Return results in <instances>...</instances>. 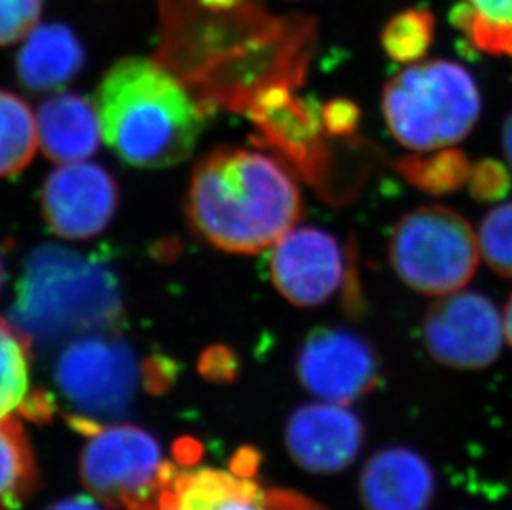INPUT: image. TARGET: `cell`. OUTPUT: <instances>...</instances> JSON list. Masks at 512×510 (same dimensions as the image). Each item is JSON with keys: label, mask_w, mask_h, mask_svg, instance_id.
I'll return each instance as SVG.
<instances>
[{"label": "cell", "mask_w": 512, "mask_h": 510, "mask_svg": "<svg viewBox=\"0 0 512 510\" xmlns=\"http://www.w3.org/2000/svg\"><path fill=\"white\" fill-rule=\"evenodd\" d=\"M501 140H503L504 158H506V161H508L512 169V111L506 116V120H504L503 136H501Z\"/></svg>", "instance_id": "d4e9b609"}, {"label": "cell", "mask_w": 512, "mask_h": 510, "mask_svg": "<svg viewBox=\"0 0 512 510\" xmlns=\"http://www.w3.org/2000/svg\"><path fill=\"white\" fill-rule=\"evenodd\" d=\"M146 510H158V507H151V509H146Z\"/></svg>", "instance_id": "83f0119b"}, {"label": "cell", "mask_w": 512, "mask_h": 510, "mask_svg": "<svg viewBox=\"0 0 512 510\" xmlns=\"http://www.w3.org/2000/svg\"><path fill=\"white\" fill-rule=\"evenodd\" d=\"M44 0H0V47L24 40L39 25Z\"/></svg>", "instance_id": "603a6c76"}, {"label": "cell", "mask_w": 512, "mask_h": 510, "mask_svg": "<svg viewBox=\"0 0 512 510\" xmlns=\"http://www.w3.org/2000/svg\"><path fill=\"white\" fill-rule=\"evenodd\" d=\"M300 383L320 401L350 406L377 390L382 366L375 348L343 328H315L297 353Z\"/></svg>", "instance_id": "9c48e42d"}, {"label": "cell", "mask_w": 512, "mask_h": 510, "mask_svg": "<svg viewBox=\"0 0 512 510\" xmlns=\"http://www.w3.org/2000/svg\"><path fill=\"white\" fill-rule=\"evenodd\" d=\"M390 264L418 294L443 297L463 289L478 270V236L450 207L431 204L406 212L388 246Z\"/></svg>", "instance_id": "5b68a950"}, {"label": "cell", "mask_w": 512, "mask_h": 510, "mask_svg": "<svg viewBox=\"0 0 512 510\" xmlns=\"http://www.w3.org/2000/svg\"><path fill=\"white\" fill-rule=\"evenodd\" d=\"M186 212L194 231L211 246L257 254L294 229L302 199L276 159L259 151L218 148L194 168Z\"/></svg>", "instance_id": "6da1fadb"}, {"label": "cell", "mask_w": 512, "mask_h": 510, "mask_svg": "<svg viewBox=\"0 0 512 510\" xmlns=\"http://www.w3.org/2000/svg\"><path fill=\"white\" fill-rule=\"evenodd\" d=\"M251 466L234 472L213 467L179 471L166 464L158 510H320L295 494L262 489L251 477Z\"/></svg>", "instance_id": "8fae6325"}, {"label": "cell", "mask_w": 512, "mask_h": 510, "mask_svg": "<svg viewBox=\"0 0 512 510\" xmlns=\"http://www.w3.org/2000/svg\"><path fill=\"white\" fill-rule=\"evenodd\" d=\"M30 342L0 317V419L24 411L30 401Z\"/></svg>", "instance_id": "ffe728a7"}, {"label": "cell", "mask_w": 512, "mask_h": 510, "mask_svg": "<svg viewBox=\"0 0 512 510\" xmlns=\"http://www.w3.org/2000/svg\"><path fill=\"white\" fill-rule=\"evenodd\" d=\"M478 244L486 264L512 279V201L499 204L479 224Z\"/></svg>", "instance_id": "7402d4cb"}, {"label": "cell", "mask_w": 512, "mask_h": 510, "mask_svg": "<svg viewBox=\"0 0 512 510\" xmlns=\"http://www.w3.org/2000/svg\"><path fill=\"white\" fill-rule=\"evenodd\" d=\"M49 510H105L97 501H93L90 497L75 496L63 499L57 502Z\"/></svg>", "instance_id": "cb8c5ba5"}, {"label": "cell", "mask_w": 512, "mask_h": 510, "mask_svg": "<svg viewBox=\"0 0 512 510\" xmlns=\"http://www.w3.org/2000/svg\"><path fill=\"white\" fill-rule=\"evenodd\" d=\"M435 37V15L426 9H406L393 15L382 32L383 49L401 63L420 60Z\"/></svg>", "instance_id": "44dd1931"}, {"label": "cell", "mask_w": 512, "mask_h": 510, "mask_svg": "<svg viewBox=\"0 0 512 510\" xmlns=\"http://www.w3.org/2000/svg\"><path fill=\"white\" fill-rule=\"evenodd\" d=\"M271 249L272 282L290 304L317 307L339 290L342 249L329 232L317 227H294Z\"/></svg>", "instance_id": "7c38bea8"}, {"label": "cell", "mask_w": 512, "mask_h": 510, "mask_svg": "<svg viewBox=\"0 0 512 510\" xmlns=\"http://www.w3.org/2000/svg\"><path fill=\"white\" fill-rule=\"evenodd\" d=\"M383 116L393 138L410 150L435 151L458 145L481 115V95L459 63H411L383 88Z\"/></svg>", "instance_id": "277c9868"}, {"label": "cell", "mask_w": 512, "mask_h": 510, "mask_svg": "<svg viewBox=\"0 0 512 510\" xmlns=\"http://www.w3.org/2000/svg\"><path fill=\"white\" fill-rule=\"evenodd\" d=\"M125 308L115 272L62 246H42L25 259L12 323L32 343L115 332Z\"/></svg>", "instance_id": "3957f363"}, {"label": "cell", "mask_w": 512, "mask_h": 510, "mask_svg": "<svg viewBox=\"0 0 512 510\" xmlns=\"http://www.w3.org/2000/svg\"><path fill=\"white\" fill-rule=\"evenodd\" d=\"M2 285H4V264L0 260V289H2Z\"/></svg>", "instance_id": "4316f807"}, {"label": "cell", "mask_w": 512, "mask_h": 510, "mask_svg": "<svg viewBox=\"0 0 512 510\" xmlns=\"http://www.w3.org/2000/svg\"><path fill=\"white\" fill-rule=\"evenodd\" d=\"M39 146L37 120L14 93L0 90V178L22 173Z\"/></svg>", "instance_id": "ac0fdd59"}, {"label": "cell", "mask_w": 512, "mask_h": 510, "mask_svg": "<svg viewBox=\"0 0 512 510\" xmlns=\"http://www.w3.org/2000/svg\"><path fill=\"white\" fill-rule=\"evenodd\" d=\"M35 461L17 419H0V510H17L34 491Z\"/></svg>", "instance_id": "e0dca14e"}, {"label": "cell", "mask_w": 512, "mask_h": 510, "mask_svg": "<svg viewBox=\"0 0 512 510\" xmlns=\"http://www.w3.org/2000/svg\"><path fill=\"white\" fill-rule=\"evenodd\" d=\"M40 207L50 231L60 239L83 241L100 234L118 207V184L95 163H63L47 176Z\"/></svg>", "instance_id": "30bf717a"}, {"label": "cell", "mask_w": 512, "mask_h": 510, "mask_svg": "<svg viewBox=\"0 0 512 510\" xmlns=\"http://www.w3.org/2000/svg\"><path fill=\"white\" fill-rule=\"evenodd\" d=\"M37 133L45 156L62 164L90 158L103 136L95 103L75 93H60L40 105Z\"/></svg>", "instance_id": "2e32d148"}, {"label": "cell", "mask_w": 512, "mask_h": 510, "mask_svg": "<svg viewBox=\"0 0 512 510\" xmlns=\"http://www.w3.org/2000/svg\"><path fill=\"white\" fill-rule=\"evenodd\" d=\"M504 323L493 300L458 290L438 297L423 320L430 357L458 371L486 370L503 352Z\"/></svg>", "instance_id": "ba28073f"}, {"label": "cell", "mask_w": 512, "mask_h": 510, "mask_svg": "<svg viewBox=\"0 0 512 510\" xmlns=\"http://www.w3.org/2000/svg\"><path fill=\"white\" fill-rule=\"evenodd\" d=\"M87 53L75 32L65 24L37 25L22 42L15 73L29 92H57L85 67Z\"/></svg>", "instance_id": "9a60e30c"}, {"label": "cell", "mask_w": 512, "mask_h": 510, "mask_svg": "<svg viewBox=\"0 0 512 510\" xmlns=\"http://www.w3.org/2000/svg\"><path fill=\"white\" fill-rule=\"evenodd\" d=\"M435 496L433 467L406 446L377 451L358 479V497L365 510H430Z\"/></svg>", "instance_id": "5bb4252c"}, {"label": "cell", "mask_w": 512, "mask_h": 510, "mask_svg": "<svg viewBox=\"0 0 512 510\" xmlns=\"http://www.w3.org/2000/svg\"><path fill=\"white\" fill-rule=\"evenodd\" d=\"M365 443V426L350 406L314 401L295 409L285 426L290 458L304 471L339 474L357 461Z\"/></svg>", "instance_id": "4fadbf2b"}, {"label": "cell", "mask_w": 512, "mask_h": 510, "mask_svg": "<svg viewBox=\"0 0 512 510\" xmlns=\"http://www.w3.org/2000/svg\"><path fill=\"white\" fill-rule=\"evenodd\" d=\"M165 466L160 444L136 426L93 431L80 458L85 486L108 504L128 510L158 506Z\"/></svg>", "instance_id": "52a82bcc"}, {"label": "cell", "mask_w": 512, "mask_h": 510, "mask_svg": "<svg viewBox=\"0 0 512 510\" xmlns=\"http://www.w3.org/2000/svg\"><path fill=\"white\" fill-rule=\"evenodd\" d=\"M140 376L135 352L113 332L72 338L55 363L58 390L80 413L73 423L88 434L97 421L128 413Z\"/></svg>", "instance_id": "8992f818"}, {"label": "cell", "mask_w": 512, "mask_h": 510, "mask_svg": "<svg viewBox=\"0 0 512 510\" xmlns=\"http://www.w3.org/2000/svg\"><path fill=\"white\" fill-rule=\"evenodd\" d=\"M503 323L504 335H506V340H508L509 345L512 347V294L509 297L506 308H504Z\"/></svg>", "instance_id": "484cf974"}, {"label": "cell", "mask_w": 512, "mask_h": 510, "mask_svg": "<svg viewBox=\"0 0 512 510\" xmlns=\"http://www.w3.org/2000/svg\"><path fill=\"white\" fill-rule=\"evenodd\" d=\"M453 22L479 49L512 55V0H458Z\"/></svg>", "instance_id": "d6986e66"}, {"label": "cell", "mask_w": 512, "mask_h": 510, "mask_svg": "<svg viewBox=\"0 0 512 510\" xmlns=\"http://www.w3.org/2000/svg\"><path fill=\"white\" fill-rule=\"evenodd\" d=\"M95 108L107 145L136 168H170L193 153L208 113L156 60L121 58L103 77Z\"/></svg>", "instance_id": "7a4b0ae2"}]
</instances>
